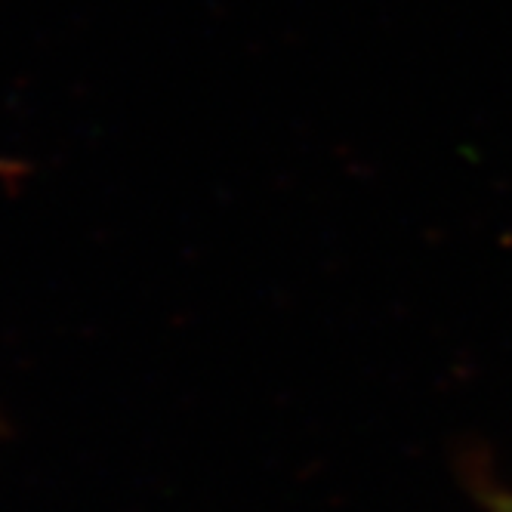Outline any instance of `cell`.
Masks as SVG:
<instances>
[{
  "label": "cell",
  "instance_id": "6da1fadb",
  "mask_svg": "<svg viewBox=\"0 0 512 512\" xmlns=\"http://www.w3.org/2000/svg\"><path fill=\"white\" fill-rule=\"evenodd\" d=\"M488 509L491 512H512V494L509 491H494L491 500H488Z\"/></svg>",
  "mask_w": 512,
  "mask_h": 512
}]
</instances>
